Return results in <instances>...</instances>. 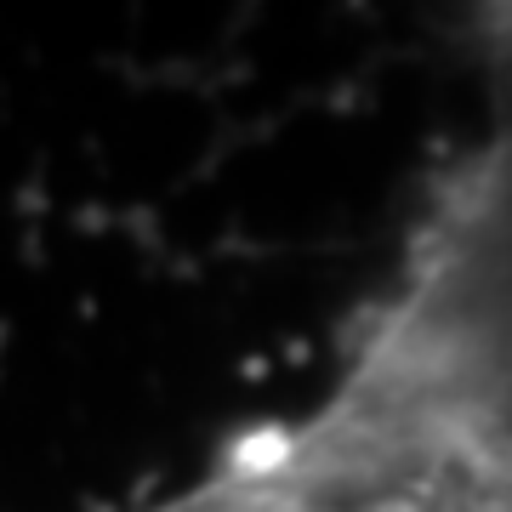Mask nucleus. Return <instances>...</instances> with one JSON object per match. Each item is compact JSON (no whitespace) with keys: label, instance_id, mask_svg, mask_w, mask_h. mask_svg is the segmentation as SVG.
<instances>
[{"label":"nucleus","instance_id":"1","mask_svg":"<svg viewBox=\"0 0 512 512\" xmlns=\"http://www.w3.org/2000/svg\"><path fill=\"white\" fill-rule=\"evenodd\" d=\"M467 35L484 114L325 382L97 512H512V6Z\"/></svg>","mask_w":512,"mask_h":512}]
</instances>
